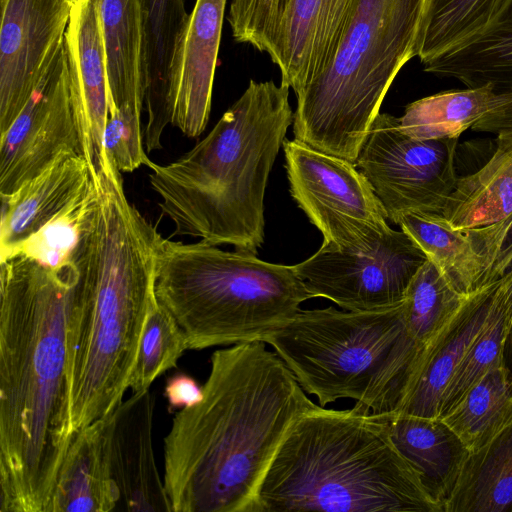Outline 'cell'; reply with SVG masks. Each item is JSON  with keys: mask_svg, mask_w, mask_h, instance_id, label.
I'll list each match as a JSON object with an SVG mask.
<instances>
[{"mask_svg": "<svg viewBox=\"0 0 512 512\" xmlns=\"http://www.w3.org/2000/svg\"><path fill=\"white\" fill-rule=\"evenodd\" d=\"M196 405L164 439L171 512H256L262 481L292 425L315 408L263 341L215 351Z\"/></svg>", "mask_w": 512, "mask_h": 512, "instance_id": "1", "label": "cell"}, {"mask_svg": "<svg viewBox=\"0 0 512 512\" xmlns=\"http://www.w3.org/2000/svg\"><path fill=\"white\" fill-rule=\"evenodd\" d=\"M75 264L0 261V511L50 512L72 437L66 323Z\"/></svg>", "mask_w": 512, "mask_h": 512, "instance_id": "2", "label": "cell"}, {"mask_svg": "<svg viewBox=\"0 0 512 512\" xmlns=\"http://www.w3.org/2000/svg\"><path fill=\"white\" fill-rule=\"evenodd\" d=\"M96 204L74 258L66 323L71 437L122 401L134 369L163 236L127 199L106 155L91 170Z\"/></svg>", "mask_w": 512, "mask_h": 512, "instance_id": "3", "label": "cell"}, {"mask_svg": "<svg viewBox=\"0 0 512 512\" xmlns=\"http://www.w3.org/2000/svg\"><path fill=\"white\" fill-rule=\"evenodd\" d=\"M289 86L250 80L207 136L149 183L177 235L256 254L264 242V196L293 124Z\"/></svg>", "mask_w": 512, "mask_h": 512, "instance_id": "4", "label": "cell"}, {"mask_svg": "<svg viewBox=\"0 0 512 512\" xmlns=\"http://www.w3.org/2000/svg\"><path fill=\"white\" fill-rule=\"evenodd\" d=\"M444 512L380 416L316 406L281 443L256 512Z\"/></svg>", "mask_w": 512, "mask_h": 512, "instance_id": "5", "label": "cell"}, {"mask_svg": "<svg viewBox=\"0 0 512 512\" xmlns=\"http://www.w3.org/2000/svg\"><path fill=\"white\" fill-rule=\"evenodd\" d=\"M155 295L183 330L188 349L263 341L312 298L294 265L163 237Z\"/></svg>", "mask_w": 512, "mask_h": 512, "instance_id": "6", "label": "cell"}, {"mask_svg": "<svg viewBox=\"0 0 512 512\" xmlns=\"http://www.w3.org/2000/svg\"><path fill=\"white\" fill-rule=\"evenodd\" d=\"M425 0H358L327 66L296 95L293 133L355 163L382 101L415 57Z\"/></svg>", "mask_w": 512, "mask_h": 512, "instance_id": "7", "label": "cell"}, {"mask_svg": "<svg viewBox=\"0 0 512 512\" xmlns=\"http://www.w3.org/2000/svg\"><path fill=\"white\" fill-rule=\"evenodd\" d=\"M402 302L370 311L300 310L265 343L320 406L350 398L373 413L393 412L421 351Z\"/></svg>", "mask_w": 512, "mask_h": 512, "instance_id": "8", "label": "cell"}, {"mask_svg": "<svg viewBox=\"0 0 512 512\" xmlns=\"http://www.w3.org/2000/svg\"><path fill=\"white\" fill-rule=\"evenodd\" d=\"M358 0H231L232 36L267 53L301 92L329 63Z\"/></svg>", "mask_w": 512, "mask_h": 512, "instance_id": "9", "label": "cell"}, {"mask_svg": "<svg viewBox=\"0 0 512 512\" xmlns=\"http://www.w3.org/2000/svg\"><path fill=\"white\" fill-rule=\"evenodd\" d=\"M458 140L410 137L399 118L379 113L354 164L392 223L410 212L441 214L458 180Z\"/></svg>", "mask_w": 512, "mask_h": 512, "instance_id": "10", "label": "cell"}, {"mask_svg": "<svg viewBox=\"0 0 512 512\" xmlns=\"http://www.w3.org/2000/svg\"><path fill=\"white\" fill-rule=\"evenodd\" d=\"M283 149L290 194L324 243L366 250L391 230L371 185L354 163L296 139H285Z\"/></svg>", "mask_w": 512, "mask_h": 512, "instance_id": "11", "label": "cell"}, {"mask_svg": "<svg viewBox=\"0 0 512 512\" xmlns=\"http://www.w3.org/2000/svg\"><path fill=\"white\" fill-rule=\"evenodd\" d=\"M64 154L83 156L65 37L20 113L0 134V196L13 193Z\"/></svg>", "mask_w": 512, "mask_h": 512, "instance_id": "12", "label": "cell"}, {"mask_svg": "<svg viewBox=\"0 0 512 512\" xmlns=\"http://www.w3.org/2000/svg\"><path fill=\"white\" fill-rule=\"evenodd\" d=\"M427 260L406 232L391 229L366 250L323 242L294 267L312 298L329 299L348 311H370L400 304Z\"/></svg>", "mask_w": 512, "mask_h": 512, "instance_id": "13", "label": "cell"}, {"mask_svg": "<svg viewBox=\"0 0 512 512\" xmlns=\"http://www.w3.org/2000/svg\"><path fill=\"white\" fill-rule=\"evenodd\" d=\"M0 134L20 113L62 43L69 0H1Z\"/></svg>", "mask_w": 512, "mask_h": 512, "instance_id": "14", "label": "cell"}, {"mask_svg": "<svg viewBox=\"0 0 512 512\" xmlns=\"http://www.w3.org/2000/svg\"><path fill=\"white\" fill-rule=\"evenodd\" d=\"M484 249L489 255L484 284L465 296L453 316L422 348L394 413L439 418L446 386L493 315L505 285L504 267Z\"/></svg>", "mask_w": 512, "mask_h": 512, "instance_id": "15", "label": "cell"}, {"mask_svg": "<svg viewBox=\"0 0 512 512\" xmlns=\"http://www.w3.org/2000/svg\"><path fill=\"white\" fill-rule=\"evenodd\" d=\"M155 397L132 393L110 414L108 460L117 494L116 510L171 512L154 455L152 429Z\"/></svg>", "mask_w": 512, "mask_h": 512, "instance_id": "16", "label": "cell"}, {"mask_svg": "<svg viewBox=\"0 0 512 512\" xmlns=\"http://www.w3.org/2000/svg\"><path fill=\"white\" fill-rule=\"evenodd\" d=\"M423 65L426 72L454 78L467 88L488 85L507 98L506 106L488 113L471 129L512 135V0H501L480 31Z\"/></svg>", "mask_w": 512, "mask_h": 512, "instance_id": "17", "label": "cell"}, {"mask_svg": "<svg viewBox=\"0 0 512 512\" xmlns=\"http://www.w3.org/2000/svg\"><path fill=\"white\" fill-rule=\"evenodd\" d=\"M227 0H197L174 53L170 73L171 125L197 137L209 120Z\"/></svg>", "mask_w": 512, "mask_h": 512, "instance_id": "18", "label": "cell"}, {"mask_svg": "<svg viewBox=\"0 0 512 512\" xmlns=\"http://www.w3.org/2000/svg\"><path fill=\"white\" fill-rule=\"evenodd\" d=\"M107 59L108 118L127 136H143L144 10L142 0H101Z\"/></svg>", "mask_w": 512, "mask_h": 512, "instance_id": "19", "label": "cell"}, {"mask_svg": "<svg viewBox=\"0 0 512 512\" xmlns=\"http://www.w3.org/2000/svg\"><path fill=\"white\" fill-rule=\"evenodd\" d=\"M101 0H75L65 32L82 127L83 156L97 169L104 155L108 119L107 59Z\"/></svg>", "mask_w": 512, "mask_h": 512, "instance_id": "20", "label": "cell"}, {"mask_svg": "<svg viewBox=\"0 0 512 512\" xmlns=\"http://www.w3.org/2000/svg\"><path fill=\"white\" fill-rule=\"evenodd\" d=\"M91 179L85 157L64 154L16 191L1 196L0 261L84 192Z\"/></svg>", "mask_w": 512, "mask_h": 512, "instance_id": "21", "label": "cell"}, {"mask_svg": "<svg viewBox=\"0 0 512 512\" xmlns=\"http://www.w3.org/2000/svg\"><path fill=\"white\" fill-rule=\"evenodd\" d=\"M144 10V108L143 126L147 153L162 148V135L172 123L169 102L174 53L189 14L184 0H142Z\"/></svg>", "mask_w": 512, "mask_h": 512, "instance_id": "22", "label": "cell"}, {"mask_svg": "<svg viewBox=\"0 0 512 512\" xmlns=\"http://www.w3.org/2000/svg\"><path fill=\"white\" fill-rule=\"evenodd\" d=\"M110 414L76 432L61 466L50 512H110L117 494L108 460Z\"/></svg>", "mask_w": 512, "mask_h": 512, "instance_id": "23", "label": "cell"}, {"mask_svg": "<svg viewBox=\"0 0 512 512\" xmlns=\"http://www.w3.org/2000/svg\"><path fill=\"white\" fill-rule=\"evenodd\" d=\"M400 453L418 471L427 490L443 504L469 450L439 418L379 413Z\"/></svg>", "mask_w": 512, "mask_h": 512, "instance_id": "24", "label": "cell"}, {"mask_svg": "<svg viewBox=\"0 0 512 512\" xmlns=\"http://www.w3.org/2000/svg\"><path fill=\"white\" fill-rule=\"evenodd\" d=\"M444 512H512V406L489 438L469 452Z\"/></svg>", "mask_w": 512, "mask_h": 512, "instance_id": "25", "label": "cell"}, {"mask_svg": "<svg viewBox=\"0 0 512 512\" xmlns=\"http://www.w3.org/2000/svg\"><path fill=\"white\" fill-rule=\"evenodd\" d=\"M496 145L478 171L458 177L441 212L452 227L481 228L512 214V135L497 136Z\"/></svg>", "mask_w": 512, "mask_h": 512, "instance_id": "26", "label": "cell"}, {"mask_svg": "<svg viewBox=\"0 0 512 512\" xmlns=\"http://www.w3.org/2000/svg\"><path fill=\"white\" fill-rule=\"evenodd\" d=\"M438 266L462 294H470L482 285L486 269L484 252L474 229L452 227L439 213L410 212L396 220Z\"/></svg>", "mask_w": 512, "mask_h": 512, "instance_id": "27", "label": "cell"}, {"mask_svg": "<svg viewBox=\"0 0 512 512\" xmlns=\"http://www.w3.org/2000/svg\"><path fill=\"white\" fill-rule=\"evenodd\" d=\"M507 103L488 85L443 91L408 104L399 118L400 128L416 139L459 137Z\"/></svg>", "mask_w": 512, "mask_h": 512, "instance_id": "28", "label": "cell"}, {"mask_svg": "<svg viewBox=\"0 0 512 512\" xmlns=\"http://www.w3.org/2000/svg\"><path fill=\"white\" fill-rule=\"evenodd\" d=\"M512 406V378L506 366L491 369L453 409L441 416L469 452L480 447Z\"/></svg>", "mask_w": 512, "mask_h": 512, "instance_id": "29", "label": "cell"}, {"mask_svg": "<svg viewBox=\"0 0 512 512\" xmlns=\"http://www.w3.org/2000/svg\"><path fill=\"white\" fill-rule=\"evenodd\" d=\"M501 0H425L415 56L422 64L480 31Z\"/></svg>", "mask_w": 512, "mask_h": 512, "instance_id": "30", "label": "cell"}, {"mask_svg": "<svg viewBox=\"0 0 512 512\" xmlns=\"http://www.w3.org/2000/svg\"><path fill=\"white\" fill-rule=\"evenodd\" d=\"M95 204L96 189L91 179L84 192L26 239L10 257L23 255L52 270L74 264Z\"/></svg>", "mask_w": 512, "mask_h": 512, "instance_id": "31", "label": "cell"}, {"mask_svg": "<svg viewBox=\"0 0 512 512\" xmlns=\"http://www.w3.org/2000/svg\"><path fill=\"white\" fill-rule=\"evenodd\" d=\"M465 296L429 259L418 270L402 305L407 331L421 350L453 316Z\"/></svg>", "mask_w": 512, "mask_h": 512, "instance_id": "32", "label": "cell"}, {"mask_svg": "<svg viewBox=\"0 0 512 512\" xmlns=\"http://www.w3.org/2000/svg\"><path fill=\"white\" fill-rule=\"evenodd\" d=\"M187 349L183 330L155 296L149 307L129 381L132 393L148 390L156 378L177 365Z\"/></svg>", "mask_w": 512, "mask_h": 512, "instance_id": "33", "label": "cell"}, {"mask_svg": "<svg viewBox=\"0 0 512 512\" xmlns=\"http://www.w3.org/2000/svg\"><path fill=\"white\" fill-rule=\"evenodd\" d=\"M164 395L171 409H184L196 405L203 398V387L185 373L167 379Z\"/></svg>", "mask_w": 512, "mask_h": 512, "instance_id": "34", "label": "cell"}, {"mask_svg": "<svg viewBox=\"0 0 512 512\" xmlns=\"http://www.w3.org/2000/svg\"><path fill=\"white\" fill-rule=\"evenodd\" d=\"M497 252L512 265V214L497 228L494 238ZM504 363L512 378V322L504 346Z\"/></svg>", "mask_w": 512, "mask_h": 512, "instance_id": "35", "label": "cell"}, {"mask_svg": "<svg viewBox=\"0 0 512 512\" xmlns=\"http://www.w3.org/2000/svg\"><path fill=\"white\" fill-rule=\"evenodd\" d=\"M71 3H73L75 0H69Z\"/></svg>", "mask_w": 512, "mask_h": 512, "instance_id": "36", "label": "cell"}]
</instances>
